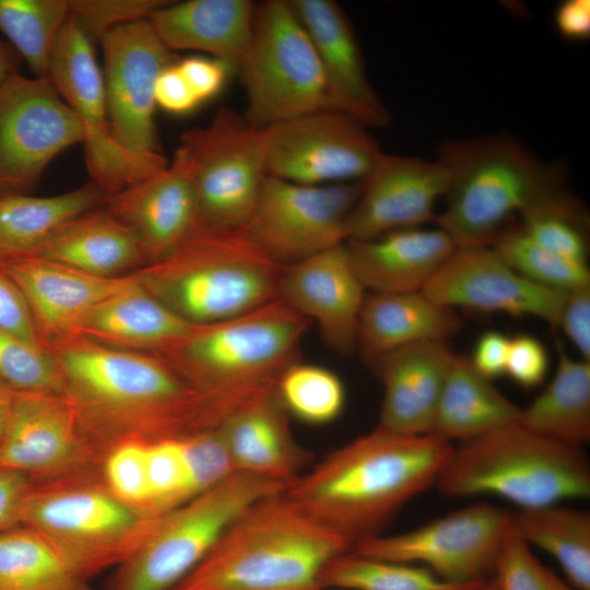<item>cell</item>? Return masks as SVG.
<instances>
[{
    "mask_svg": "<svg viewBox=\"0 0 590 590\" xmlns=\"http://www.w3.org/2000/svg\"><path fill=\"white\" fill-rule=\"evenodd\" d=\"M84 432L103 458L125 439L184 437L219 426L247 393L213 394L188 382L161 354L67 337L46 345Z\"/></svg>",
    "mask_w": 590,
    "mask_h": 590,
    "instance_id": "1",
    "label": "cell"
},
{
    "mask_svg": "<svg viewBox=\"0 0 590 590\" xmlns=\"http://www.w3.org/2000/svg\"><path fill=\"white\" fill-rule=\"evenodd\" d=\"M452 448L430 434L377 426L326 456L284 492L351 548L381 534L405 504L436 485Z\"/></svg>",
    "mask_w": 590,
    "mask_h": 590,
    "instance_id": "2",
    "label": "cell"
},
{
    "mask_svg": "<svg viewBox=\"0 0 590 590\" xmlns=\"http://www.w3.org/2000/svg\"><path fill=\"white\" fill-rule=\"evenodd\" d=\"M284 491L243 510L173 590H324V568L350 545Z\"/></svg>",
    "mask_w": 590,
    "mask_h": 590,
    "instance_id": "3",
    "label": "cell"
},
{
    "mask_svg": "<svg viewBox=\"0 0 590 590\" xmlns=\"http://www.w3.org/2000/svg\"><path fill=\"white\" fill-rule=\"evenodd\" d=\"M437 161L449 187L435 222L457 247L492 246L510 216L567 193L564 165L541 161L510 137L447 141Z\"/></svg>",
    "mask_w": 590,
    "mask_h": 590,
    "instance_id": "4",
    "label": "cell"
},
{
    "mask_svg": "<svg viewBox=\"0 0 590 590\" xmlns=\"http://www.w3.org/2000/svg\"><path fill=\"white\" fill-rule=\"evenodd\" d=\"M284 267L244 229L197 228L166 256L131 275L173 312L199 326L279 299Z\"/></svg>",
    "mask_w": 590,
    "mask_h": 590,
    "instance_id": "5",
    "label": "cell"
},
{
    "mask_svg": "<svg viewBox=\"0 0 590 590\" xmlns=\"http://www.w3.org/2000/svg\"><path fill=\"white\" fill-rule=\"evenodd\" d=\"M450 497L495 495L519 509L590 496L582 447L536 434L519 422L455 446L436 482Z\"/></svg>",
    "mask_w": 590,
    "mask_h": 590,
    "instance_id": "6",
    "label": "cell"
},
{
    "mask_svg": "<svg viewBox=\"0 0 590 590\" xmlns=\"http://www.w3.org/2000/svg\"><path fill=\"white\" fill-rule=\"evenodd\" d=\"M309 320L279 298L221 321L193 326L161 355L196 388L223 396L275 384L298 362Z\"/></svg>",
    "mask_w": 590,
    "mask_h": 590,
    "instance_id": "7",
    "label": "cell"
},
{
    "mask_svg": "<svg viewBox=\"0 0 590 590\" xmlns=\"http://www.w3.org/2000/svg\"><path fill=\"white\" fill-rule=\"evenodd\" d=\"M158 516L116 497L91 472L35 482L20 524L43 534L86 579L126 562Z\"/></svg>",
    "mask_w": 590,
    "mask_h": 590,
    "instance_id": "8",
    "label": "cell"
},
{
    "mask_svg": "<svg viewBox=\"0 0 590 590\" xmlns=\"http://www.w3.org/2000/svg\"><path fill=\"white\" fill-rule=\"evenodd\" d=\"M286 487L255 474L233 473L162 514L138 550L116 568L104 590H173L243 510Z\"/></svg>",
    "mask_w": 590,
    "mask_h": 590,
    "instance_id": "9",
    "label": "cell"
},
{
    "mask_svg": "<svg viewBox=\"0 0 590 590\" xmlns=\"http://www.w3.org/2000/svg\"><path fill=\"white\" fill-rule=\"evenodd\" d=\"M239 72L247 97L244 117L256 127L328 109L320 60L290 1L257 7L251 46Z\"/></svg>",
    "mask_w": 590,
    "mask_h": 590,
    "instance_id": "10",
    "label": "cell"
},
{
    "mask_svg": "<svg viewBox=\"0 0 590 590\" xmlns=\"http://www.w3.org/2000/svg\"><path fill=\"white\" fill-rule=\"evenodd\" d=\"M268 129L251 125L227 107L211 121L186 131L177 151L194 189L198 228L243 229L267 174Z\"/></svg>",
    "mask_w": 590,
    "mask_h": 590,
    "instance_id": "11",
    "label": "cell"
},
{
    "mask_svg": "<svg viewBox=\"0 0 590 590\" xmlns=\"http://www.w3.org/2000/svg\"><path fill=\"white\" fill-rule=\"evenodd\" d=\"M47 76L82 126L87 172L104 193H116L167 166L161 153H133L114 137L92 38L72 15L56 39Z\"/></svg>",
    "mask_w": 590,
    "mask_h": 590,
    "instance_id": "12",
    "label": "cell"
},
{
    "mask_svg": "<svg viewBox=\"0 0 590 590\" xmlns=\"http://www.w3.org/2000/svg\"><path fill=\"white\" fill-rule=\"evenodd\" d=\"M511 529L512 512L479 502L410 531L370 536L349 552L420 565L451 583L477 585L494 576Z\"/></svg>",
    "mask_w": 590,
    "mask_h": 590,
    "instance_id": "13",
    "label": "cell"
},
{
    "mask_svg": "<svg viewBox=\"0 0 590 590\" xmlns=\"http://www.w3.org/2000/svg\"><path fill=\"white\" fill-rule=\"evenodd\" d=\"M82 140L76 115L48 76L16 71L0 84V194H28L49 163Z\"/></svg>",
    "mask_w": 590,
    "mask_h": 590,
    "instance_id": "14",
    "label": "cell"
},
{
    "mask_svg": "<svg viewBox=\"0 0 590 590\" xmlns=\"http://www.w3.org/2000/svg\"><path fill=\"white\" fill-rule=\"evenodd\" d=\"M364 184L308 186L267 176L243 229L274 261L299 262L345 243V221Z\"/></svg>",
    "mask_w": 590,
    "mask_h": 590,
    "instance_id": "15",
    "label": "cell"
},
{
    "mask_svg": "<svg viewBox=\"0 0 590 590\" xmlns=\"http://www.w3.org/2000/svg\"><path fill=\"white\" fill-rule=\"evenodd\" d=\"M267 129L268 176L299 185L363 180L381 154L366 127L333 110L306 114Z\"/></svg>",
    "mask_w": 590,
    "mask_h": 590,
    "instance_id": "16",
    "label": "cell"
},
{
    "mask_svg": "<svg viewBox=\"0 0 590 590\" xmlns=\"http://www.w3.org/2000/svg\"><path fill=\"white\" fill-rule=\"evenodd\" d=\"M104 56V87L116 140L138 154L160 153L154 122V88L172 51L151 21L120 24L99 38Z\"/></svg>",
    "mask_w": 590,
    "mask_h": 590,
    "instance_id": "17",
    "label": "cell"
},
{
    "mask_svg": "<svg viewBox=\"0 0 590 590\" xmlns=\"http://www.w3.org/2000/svg\"><path fill=\"white\" fill-rule=\"evenodd\" d=\"M101 460L66 394L13 392L0 468L38 482L91 472Z\"/></svg>",
    "mask_w": 590,
    "mask_h": 590,
    "instance_id": "18",
    "label": "cell"
},
{
    "mask_svg": "<svg viewBox=\"0 0 590 590\" xmlns=\"http://www.w3.org/2000/svg\"><path fill=\"white\" fill-rule=\"evenodd\" d=\"M422 293L450 307L536 317L557 328L567 293L535 284L491 247H457Z\"/></svg>",
    "mask_w": 590,
    "mask_h": 590,
    "instance_id": "19",
    "label": "cell"
},
{
    "mask_svg": "<svg viewBox=\"0 0 590 590\" xmlns=\"http://www.w3.org/2000/svg\"><path fill=\"white\" fill-rule=\"evenodd\" d=\"M449 173L439 161L381 152L345 221V241L371 239L436 220Z\"/></svg>",
    "mask_w": 590,
    "mask_h": 590,
    "instance_id": "20",
    "label": "cell"
},
{
    "mask_svg": "<svg viewBox=\"0 0 590 590\" xmlns=\"http://www.w3.org/2000/svg\"><path fill=\"white\" fill-rule=\"evenodd\" d=\"M365 291L343 243L285 266L280 298L308 320H315L331 350L350 356L357 346Z\"/></svg>",
    "mask_w": 590,
    "mask_h": 590,
    "instance_id": "21",
    "label": "cell"
},
{
    "mask_svg": "<svg viewBox=\"0 0 590 590\" xmlns=\"http://www.w3.org/2000/svg\"><path fill=\"white\" fill-rule=\"evenodd\" d=\"M102 206L133 232L145 264L166 256L198 228L193 185L177 150L169 165L107 194Z\"/></svg>",
    "mask_w": 590,
    "mask_h": 590,
    "instance_id": "22",
    "label": "cell"
},
{
    "mask_svg": "<svg viewBox=\"0 0 590 590\" xmlns=\"http://www.w3.org/2000/svg\"><path fill=\"white\" fill-rule=\"evenodd\" d=\"M275 384L241 398L216 429L235 472L288 486L303 474L314 455L295 440Z\"/></svg>",
    "mask_w": 590,
    "mask_h": 590,
    "instance_id": "23",
    "label": "cell"
},
{
    "mask_svg": "<svg viewBox=\"0 0 590 590\" xmlns=\"http://www.w3.org/2000/svg\"><path fill=\"white\" fill-rule=\"evenodd\" d=\"M320 60L327 87L328 109L364 127H385L390 115L373 88L354 30L341 7L332 0H292Z\"/></svg>",
    "mask_w": 590,
    "mask_h": 590,
    "instance_id": "24",
    "label": "cell"
},
{
    "mask_svg": "<svg viewBox=\"0 0 590 590\" xmlns=\"http://www.w3.org/2000/svg\"><path fill=\"white\" fill-rule=\"evenodd\" d=\"M0 269L24 295L45 346L70 337L94 307L133 282L131 274L101 278L36 258L13 260Z\"/></svg>",
    "mask_w": 590,
    "mask_h": 590,
    "instance_id": "25",
    "label": "cell"
},
{
    "mask_svg": "<svg viewBox=\"0 0 590 590\" xmlns=\"http://www.w3.org/2000/svg\"><path fill=\"white\" fill-rule=\"evenodd\" d=\"M455 354L441 341H422L381 356L373 369L384 386L379 427L428 434Z\"/></svg>",
    "mask_w": 590,
    "mask_h": 590,
    "instance_id": "26",
    "label": "cell"
},
{
    "mask_svg": "<svg viewBox=\"0 0 590 590\" xmlns=\"http://www.w3.org/2000/svg\"><path fill=\"white\" fill-rule=\"evenodd\" d=\"M351 263L370 293L422 292L457 248L441 228H403L347 240Z\"/></svg>",
    "mask_w": 590,
    "mask_h": 590,
    "instance_id": "27",
    "label": "cell"
},
{
    "mask_svg": "<svg viewBox=\"0 0 590 590\" xmlns=\"http://www.w3.org/2000/svg\"><path fill=\"white\" fill-rule=\"evenodd\" d=\"M256 10L249 0L168 1L149 20L170 51H203L239 71L251 46Z\"/></svg>",
    "mask_w": 590,
    "mask_h": 590,
    "instance_id": "28",
    "label": "cell"
},
{
    "mask_svg": "<svg viewBox=\"0 0 590 590\" xmlns=\"http://www.w3.org/2000/svg\"><path fill=\"white\" fill-rule=\"evenodd\" d=\"M193 326L133 279L129 286L94 307L70 337L118 350L162 354L182 340Z\"/></svg>",
    "mask_w": 590,
    "mask_h": 590,
    "instance_id": "29",
    "label": "cell"
},
{
    "mask_svg": "<svg viewBox=\"0 0 590 590\" xmlns=\"http://www.w3.org/2000/svg\"><path fill=\"white\" fill-rule=\"evenodd\" d=\"M462 327L455 309L422 292L370 293L361 311L356 349L373 368L391 351L422 341L446 342Z\"/></svg>",
    "mask_w": 590,
    "mask_h": 590,
    "instance_id": "30",
    "label": "cell"
},
{
    "mask_svg": "<svg viewBox=\"0 0 590 590\" xmlns=\"http://www.w3.org/2000/svg\"><path fill=\"white\" fill-rule=\"evenodd\" d=\"M26 258L101 278L125 276L145 264L133 232L102 205L61 225Z\"/></svg>",
    "mask_w": 590,
    "mask_h": 590,
    "instance_id": "31",
    "label": "cell"
},
{
    "mask_svg": "<svg viewBox=\"0 0 590 590\" xmlns=\"http://www.w3.org/2000/svg\"><path fill=\"white\" fill-rule=\"evenodd\" d=\"M521 408L481 375L468 357L456 355L428 434L461 442L518 423Z\"/></svg>",
    "mask_w": 590,
    "mask_h": 590,
    "instance_id": "32",
    "label": "cell"
},
{
    "mask_svg": "<svg viewBox=\"0 0 590 590\" xmlns=\"http://www.w3.org/2000/svg\"><path fill=\"white\" fill-rule=\"evenodd\" d=\"M106 196L91 180L49 197L0 194V264L28 257L61 225L101 206Z\"/></svg>",
    "mask_w": 590,
    "mask_h": 590,
    "instance_id": "33",
    "label": "cell"
},
{
    "mask_svg": "<svg viewBox=\"0 0 590 590\" xmlns=\"http://www.w3.org/2000/svg\"><path fill=\"white\" fill-rule=\"evenodd\" d=\"M519 423L547 438L582 447L590 440V362L558 351L555 373Z\"/></svg>",
    "mask_w": 590,
    "mask_h": 590,
    "instance_id": "34",
    "label": "cell"
},
{
    "mask_svg": "<svg viewBox=\"0 0 590 590\" xmlns=\"http://www.w3.org/2000/svg\"><path fill=\"white\" fill-rule=\"evenodd\" d=\"M514 530L531 546L550 554L568 583L590 590V514L560 504L519 509L512 514Z\"/></svg>",
    "mask_w": 590,
    "mask_h": 590,
    "instance_id": "35",
    "label": "cell"
},
{
    "mask_svg": "<svg viewBox=\"0 0 590 590\" xmlns=\"http://www.w3.org/2000/svg\"><path fill=\"white\" fill-rule=\"evenodd\" d=\"M0 590H88V579L43 534L17 526L0 534Z\"/></svg>",
    "mask_w": 590,
    "mask_h": 590,
    "instance_id": "36",
    "label": "cell"
},
{
    "mask_svg": "<svg viewBox=\"0 0 590 590\" xmlns=\"http://www.w3.org/2000/svg\"><path fill=\"white\" fill-rule=\"evenodd\" d=\"M70 15V0H0V31L38 78L47 76L54 45Z\"/></svg>",
    "mask_w": 590,
    "mask_h": 590,
    "instance_id": "37",
    "label": "cell"
},
{
    "mask_svg": "<svg viewBox=\"0 0 590 590\" xmlns=\"http://www.w3.org/2000/svg\"><path fill=\"white\" fill-rule=\"evenodd\" d=\"M321 581L323 589L345 590H476L481 585L451 583L420 565L376 559L349 551L327 565Z\"/></svg>",
    "mask_w": 590,
    "mask_h": 590,
    "instance_id": "38",
    "label": "cell"
},
{
    "mask_svg": "<svg viewBox=\"0 0 590 590\" xmlns=\"http://www.w3.org/2000/svg\"><path fill=\"white\" fill-rule=\"evenodd\" d=\"M275 388L287 413L306 424H329L345 405L342 380L322 366L295 362L280 375Z\"/></svg>",
    "mask_w": 590,
    "mask_h": 590,
    "instance_id": "39",
    "label": "cell"
},
{
    "mask_svg": "<svg viewBox=\"0 0 590 590\" xmlns=\"http://www.w3.org/2000/svg\"><path fill=\"white\" fill-rule=\"evenodd\" d=\"M491 247L517 273L541 286L565 293L590 286L588 264L544 249L519 226L505 228Z\"/></svg>",
    "mask_w": 590,
    "mask_h": 590,
    "instance_id": "40",
    "label": "cell"
},
{
    "mask_svg": "<svg viewBox=\"0 0 590 590\" xmlns=\"http://www.w3.org/2000/svg\"><path fill=\"white\" fill-rule=\"evenodd\" d=\"M520 219L519 227L538 245L564 259L587 264V216L568 192L529 209Z\"/></svg>",
    "mask_w": 590,
    "mask_h": 590,
    "instance_id": "41",
    "label": "cell"
},
{
    "mask_svg": "<svg viewBox=\"0 0 590 590\" xmlns=\"http://www.w3.org/2000/svg\"><path fill=\"white\" fill-rule=\"evenodd\" d=\"M0 385L13 392L64 394L60 368L49 350L1 330Z\"/></svg>",
    "mask_w": 590,
    "mask_h": 590,
    "instance_id": "42",
    "label": "cell"
},
{
    "mask_svg": "<svg viewBox=\"0 0 590 590\" xmlns=\"http://www.w3.org/2000/svg\"><path fill=\"white\" fill-rule=\"evenodd\" d=\"M181 438L145 440L149 509L154 516L190 500Z\"/></svg>",
    "mask_w": 590,
    "mask_h": 590,
    "instance_id": "43",
    "label": "cell"
},
{
    "mask_svg": "<svg viewBox=\"0 0 590 590\" xmlns=\"http://www.w3.org/2000/svg\"><path fill=\"white\" fill-rule=\"evenodd\" d=\"M101 471L104 484L116 497L139 511L152 515L144 439H125L114 444L102 458Z\"/></svg>",
    "mask_w": 590,
    "mask_h": 590,
    "instance_id": "44",
    "label": "cell"
},
{
    "mask_svg": "<svg viewBox=\"0 0 590 590\" xmlns=\"http://www.w3.org/2000/svg\"><path fill=\"white\" fill-rule=\"evenodd\" d=\"M493 578L499 590H578L543 565L514 528L502 546Z\"/></svg>",
    "mask_w": 590,
    "mask_h": 590,
    "instance_id": "45",
    "label": "cell"
},
{
    "mask_svg": "<svg viewBox=\"0 0 590 590\" xmlns=\"http://www.w3.org/2000/svg\"><path fill=\"white\" fill-rule=\"evenodd\" d=\"M163 0H70L71 15L86 34L99 38L120 24L148 19Z\"/></svg>",
    "mask_w": 590,
    "mask_h": 590,
    "instance_id": "46",
    "label": "cell"
},
{
    "mask_svg": "<svg viewBox=\"0 0 590 590\" xmlns=\"http://www.w3.org/2000/svg\"><path fill=\"white\" fill-rule=\"evenodd\" d=\"M550 359L544 344L522 333L510 338L505 374L526 389L539 387L548 373Z\"/></svg>",
    "mask_w": 590,
    "mask_h": 590,
    "instance_id": "47",
    "label": "cell"
},
{
    "mask_svg": "<svg viewBox=\"0 0 590 590\" xmlns=\"http://www.w3.org/2000/svg\"><path fill=\"white\" fill-rule=\"evenodd\" d=\"M0 330L20 337L31 343L44 345L24 295L1 269Z\"/></svg>",
    "mask_w": 590,
    "mask_h": 590,
    "instance_id": "48",
    "label": "cell"
},
{
    "mask_svg": "<svg viewBox=\"0 0 590 590\" xmlns=\"http://www.w3.org/2000/svg\"><path fill=\"white\" fill-rule=\"evenodd\" d=\"M557 328L569 339L579 358L590 362V286L567 293Z\"/></svg>",
    "mask_w": 590,
    "mask_h": 590,
    "instance_id": "49",
    "label": "cell"
},
{
    "mask_svg": "<svg viewBox=\"0 0 590 590\" xmlns=\"http://www.w3.org/2000/svg\"><path fill=\"white\" fill-rule=\"evenodd\" d=\"M177 66L200 103L215 97L233 72L225 63L212 57H189Z\"/></svg>",
    "mask_w": 590,
    "mask_h": 590,
    "instance_id": "50",
    "label": "cell"
},
{
    "mask_svg": "<svg viewBox=\"0 0 590 590\" xmlns=\"http://www.w3.org/2000/svg\"><path fill=\"white\" fill-rule=\"evenodd\" d=\"M156 105L174 115H185L201 103L181 74L177 63H170L160 73L154 88Z\"/></svg>",
    "mask_w": 590,
    "mask_h": 590,
    "instance_id": "51",
    "label": "cell"
},
{
    "mask_svg": "<svg viewBox=\"0 0 590 590\" xmlns=\"http://www.w3.org/2000/svg\"><path fill=\"white\" fill-rule=\"evenodd\" d=\"M34 483L24 472L0 468V534L21 526L22 506Z\"/></svg>",
    "mask_w": 590,
    "mask_h": 590,
    "instance_id": "52",
    "label": "cell"
},
{
    "mask_svg": "<svg viewBox=\"0 0 590 590\" xmlns=\"http://www.w3.org/2000/svg\"><path fill=\"white\" fill-rule=\"evenodd\" d=\"M509 340L507 335L496 330L483 332L474 346L472 366L488 379L505 375Z\"/></svg>",
    "mask_w": 590,
    "mask_h": 590,
    "instance_id": "53",
    "label": "cell"
},
{
    "mask_svg": "<svg viewBox=\"0 0 590 590\" xmlns=\"http://www.w3.org/2000/svg\"><path fill=\"white\" fill-rule=\"evenodd\" d=\"M558 33L568 40H586L590 36V1L566 0L555 12Z\"/></svg>",
    "mask_w": 590,
    "mask_h": 590,
    "instance_id": "54",
    "label": "cell"
},
{
    "mask_svg": "<svg viewBox=\"0 0 590 590\" xmlns=\"http://www.w3.org/2000/svg\"><path fill=\"white\" fill-rule=\"evenodd\" d=\"M21 57L15 49L0 39V84L13 72L19 71Z\"/></svg>",
    "mask_w": 590,
    "mask_h": 590,
    "instance_id": "55",
    "label": "cell"
},
{
    "mask_svg": "<svg viewBox=\"0 0 590 590\" xmlns=\"http://www.w3.org/2000/svg\"><path fill=\"white\" fill-rule=\"evenodd\" d=\"M13 391L0 385V446L4 439L12 406Z\"/></svg>",
    "mask_w": 590,
    "mask_h": 590,
    "instance_id": "56",
    "label": "cell"
},
{
    "mask_svg": "<svg viewBox=\"0 0 590 590\" xmlns=\"http://www.w3.org/2000/svg\"><path fill=\"white\" fill-rule=\"evenodd\" d=\"M476 590H499V588H498L497 582L495 581V579L492 577V578L485 580L484 582H482L476 588Z\"/></svg>",
    "mask_w": 590,
    "mask_h": 590,
    "instance_id": "57",
    "label": "cell"
}]
</instances>
